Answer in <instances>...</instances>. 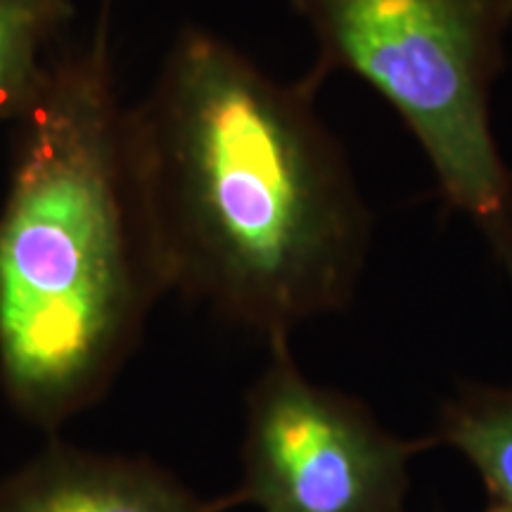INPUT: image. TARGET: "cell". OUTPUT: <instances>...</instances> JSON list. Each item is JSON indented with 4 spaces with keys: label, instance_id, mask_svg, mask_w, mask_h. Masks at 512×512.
<instances>
[{
    "label": "cell",
    "instance_id": "cell-2",
    "mask_svg": "<svg viewBox=\"0 0 512 512\" xmlns=\"http://www.w3.org/2000/svg\"><path fill=\"white\" fill-rule=\"evenodd\" d=\"M110 17L64 41L10 121L0 200V392L57 432L105 399L166 294L124 143Z\"/></svg>",
    "mask_w": 512,
    "mask_h": 512
},
{
    "label": "cell",
    "instance_id": "cell-4",
    "mask_svg": "<svg viewBox=\"0 0 512 512\" xmlns=\"http://www.w3.org/2000/svg\"><path fill=\"white\" fill-rule=\"evenodd\" d=\"M432 446L396 437L363 401L311 382L283 339L268 344L247 392L240 484L228 501L259 512H406L408 467Z\"/></svg>",
    "mask_w": 512,
    "mask_h": 512
},
{
    "label": "cell",
    "instance_id": "cell-5",
    "mask_svg": "<svg viewBox=\"0 0 512 512\" xmlns=\"http://www.w3.org/2000/svg\"><path fill=\"white\" fill-rule=\"evenodd\" d=\"M147 458L50 444L0 479V512H226Z\"/></svg>",
    "mask_w": 512,
    "mask_h": 512
},
{
    "label": "cell",
    "instance_id": "cell-8",
    "mask_svg": "<svg viewBox=\"0 0 512 512\" xmlns=\"http://www.w3.org/2000/svg\"><path fill=\"white\" fill-rule=\"evenodd\" d=\"M484 512H512V510H510V508H505V505H501V503L491 501V503H489V508H486Z\"/></svg>",
    "mask_w": 512,
    "mask_h": 512
},
{
    "label": "cell",
    "instance_id": "cell-6",
    "mask_svg": "<svg viewBox=\"0 0 512 512\" xmlns=\"http://www.w3.org/2000/svg\"><path fill=\"white\" fill-rule=\"evenodd\" d=\"M434 446H451L489 489L491 501L512 510V387H470L441 411Z\"/></svg>",
    "mask_w": 512,
    "mask_h": 512
},
{
    "label": "cell",
    "instance_id": "cell-1",
    "mask_svg": "<svg viewBox=\"0 0 512 512\" xmlns=\"http://www.w3.org/2000/svg\"><path fill=\"white\" fill-rule=\"evenodd\" d=\"M318 91L185 24L124 110L128 171L166 294L266 344L347 311L373 242Z\"/></svg>",
    "mask_w": 512,
    "mask_h": 512
},
{
    "label": "cell",
    "instance_id": "cell-7",
    "mask_svg": "<svg viewBox=\"0 0 512 512\" xmlns=\"http://www.w3.org/2000/svg\"><path fill=\"white\" fill-rule=\"evenodd\" d=\"M74 19V0H0V126L29 100Z\"/></svg>",
    "mask_w": 512,
    "mask_h": 512
},
{
    "label": "cell",
    "instance_id": "cell-3",
    "mask_svg": "<svg viewBox=\"0 0 512 512\" xmlns=\"http://www.w3.org/2000/svg\"><path fill=\"white\" fill-rule=\"evenodd\" d=\"M309 31V79L356 76L403 121L441 200L489 240L512 278V171L491 124L512 0H287Z\"/></svg>",
    "mask_w": 512,
    "mask_h": 512
}]
</instances>
